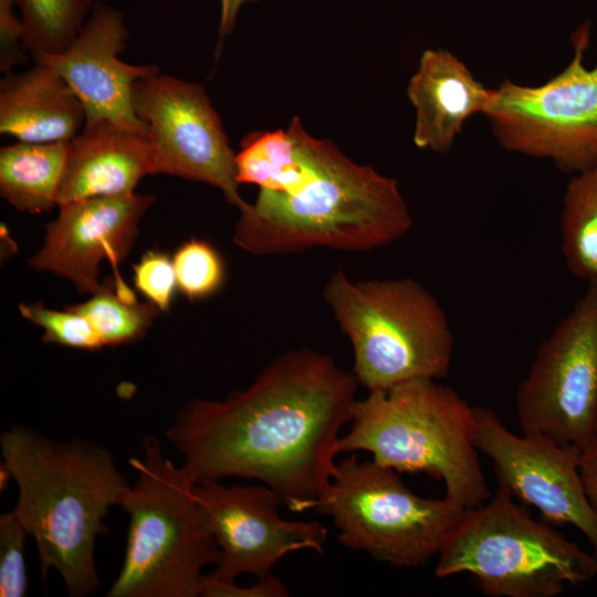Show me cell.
<instances>
[{"instance_id": "1", "label": "cell", "mask_w": 597, "mask_h": 597, "mask_svg": "<svg viewBox=\"0 0 597 597\" xmlns=\"http://www.w3.org/2000/svg\"><path fill=\"white\" fill-rule=\"evenodd\" d=\"M358 385L333 356L291 349L226 399L184 405L166 437L196 483L259 480L290 511H308L336 472L339 432L353 418Z\"/></svg>"}, {"instance_id": "2", "label": "cell", "mask_w": 597, "mask_h": 597, "mask_svg": "<svg viewBox=\"0 0 597 597\" xmlns=\"http://www.w3.org/2000/svg\"><path fill=\"white\" fill-rule=\"evenodd\" d=\"M1 464L18 485L13 511L32 535L41 575L55 570L67 594L84 597L101 585L97 536L108 509L129 489L112 452L83 440L55 441L17 425L0 436Z\"/></svg>"}, {"instance_id": "3", "label": "cell", "mask_w": 597, "mask_h": 597, "mask_svg": "<svg viewBox=\"0 0 597 597\" xmlns=\"http://www.w3.org/2000/svg\"><path fill=\"white\" fill-rule=\"evenodd\" d=\"M412 223L396 179L320 139L313 176L289 192L260 189L241 211L233 242L261 256L318 247L369 251L401 239Z\"/></svg>"}, {"instance_id": "4", "label": "cell", "mask_w": 597, "mask_h": 597, "mask_svg": "<svg viewBox=\"0 0 597 597\" xmlns=\"http://www.w3.org/2000/svg\"><path fill=\"white\" fill-rule=\"evenodd\" d=\"M338 451H366L397 473L441 480L446 495L470 509L491 492L475 447V407L437 379L418 378L357 399Z\"/></svg>"}, {"instance_id": "5", "label": "cell", "mask_w": 597, "mask_h": 597, "mask_svg": "<svg viewBox=\"0 0 597 597\" xmlns=\"http://www.w3.org/2000/svg\"><path fill=\"white\" fill-rule=\"evenodd\" d=\"M128 463L136 481L121 507L129 517L122 568L107 597L201 596L203 568L216 564L217 543L196 496V482L167 458L158 438L143 440Z\"/></svg>"}, {"instance_id": "6", "label": "cell", "mask_w": 597, "mask_h": 597, "mask_svg": "<svg viewBox=\"0 0 597 597\" xmlns=\"http://www.w3.org/2000/svg\"><path fill=\"white\" fill-rule=\"evenodd\" d=\"M323 300L353 347V373L368 392L449 374L454 347L449 320L415 279L352 280L337 270Z\"/></svg>"}, {"instance_id": "7", "label": "cell", "mask_w": 597, "mask_h": 597, "mask_svg": "<svg viewBox=\"0 0 597 597\" xmlns=\"http://www.w3.org/2000/svg\"><path fill=\"white\" fill-rule=\"evenodd\" d=\"M505 490L467 509L438 554V578L468 574L492 597H555L590 582L597 557L533 519Z\"/></svg>"}, {"instance_id": "8", "label": "cell", "mask_w": 597, "mask_h": 597, "mask_svg": "<svg viewBox=\"0 0 597 597\" xmlns=\"http://www.w3.org/2000/svg\"><path fill=\"white\" fill-rule=\"evenodd\" d=\"M312 510L332 517L345 547L395 567L416 568L440 553L467 509L447 496H419L392 469L352 454L337 462Z\"/></svg>"}, {"instance_id": "9", "label": "cell", "mask_w": 597, "mask_h": 597, "mask_svg": "<svg viewBox=\"0 0 597 597\" xmlns=\"http://www.w3.org/2000/svg\"><path fill=\"white\" fill-rule=\"evenodd\" d=\"M589 27L573 35L569 64L540 86L503 81L484 111L495 138L510 151L549 158L566 172L597 166V66L584 64Z\"/></svg>"}, {"instance_id": "10", "label": "cell", "mask_w": 597, "mask_h": 597, "mask_svg": "<svg viewBox=\"0 0 597 597\" xmlns=\"http://www.w3.org/2000/svg\"><path fill=\"white\" fill-rule=\"evenodd\" d=\"M515 408L525 434L579 451L597 434V282L540 344Z\"/></svg>"}, {"instance_id": "11", "label": "cell", "mask_w": 597, "mask_h": 597, "mask_svg": "<svg viewBox=\"0 0 597 597\" xmlns=\"http://www.w3.org/2000/svg\"><path fill=\"white\" fill-rule=\"evenodd\" d=\"M136 116L154 153V174H166L219 188L244 210L235 154L203 87L170 75L138 80L133 88Z\"/></svg>"}, {"instance_id": "12", "label": "cell", "mask_w": 597, "mask_h": 597, "mask_svg": "<svg viewBox=\"0 0 597 597\" xmlns=\"http://www.w3.org/2000/svg\"><path fill=\"white\" fill-rule=\"evenodd\" d=\"M196 496L219 549L212 582L233 584L242 574L263 578L285 555L324 552L327 528L317 521H286L281 498L268 485H223L217 480L196 484Z\"/></svg>"}, {"instance_id": "13", "label": "cell", "mask_w": 597, "mask_h": 597, "mask_svg": "<svg viewBox=\"0 0 597 597\" xmlns=\"http://www.w3.org/2000/svg\"><path fill=\"white\" fill-rule=\"evenodd\" d=\"M475 447L493 465L498 488L549 522L585 535L597 557V511L580 476V451L542 436L516 434L486 407H475Z\"/></svg>"}, {"instance_id": "14", "label": "cell", "mask_w": 597, "mask_h": 597, "mask_svg": "<svg viewBox=\"0 0 597 597\" xmlns=\"http://www.w3.org/2000/svg\"><path fill=\"white\" fill-rule=\"evenodd\" d=\"M154 202L153 195L133 192L59 206V216L46 226L43 245L30 258V266L67 279L82 294L98 292L104 286L98 282L100 264L107 260L117 273Z\"/></svg>"}, {"instance_id": "15", "label": "cell", "mask_w": 597, "mask_h": 597, "mask_svg": "<svg viewBox=\"0 0 597 597\" xmlns=\"http://www.w3.org/2000/svg\"><path fill=\"white\" fill-rule=\"evenodd\" d=\"M127 36L121 11L98 6L66 50L32 56L70 85L84 107L86 122L109 121L147 136L134 109L133 88L138 80L158 74L159 69L123 62L118 56Z\"/></svg>"}, {"instance_id": "16", "label": "cell", "mask_w": 597, "mask_h": 597, "mask_svg": "<svg viewBox=\"0 0 597 597\" xmlns=\"http://www.w3.org/2000/svg\"><path fill=\"white\" fill-rule=\"evenodd\" d=\"M154 174V153L146 135L109 121H90L69 140L57 207L93 197L135 192Z\"/></svg>"}, {"instance_id": "17", "label": "cell", "mask_w": 597, "mask_h": 597, "mask_svg": "<svg viewBox=\"0 0 597 597\" xmlns=\"http://www.w3.org/2000/svg\"><path fill=\"white\" fill-rule=\"evenodd\" d=\"M407 94L416 108L413 143L442 154L452 147L470 116L484 113L492 90L449 51L429 49L420 57Z\"/></svg>"}, {"instance_id": "18", "label": "cell", "mask_w": 597, "mask_h": 597, "mask_svg": "<svg viewBox=\"0 0 597 597\" xmlns=\"http://www.w3.org/2000/svg\"><path fill=\"white\" fill-rule=\"evenodd\" d=\"M0 83V132L25 143L69 142L86 122L80 100L52 69L4 74Z\"/></svg>"}, {"instance_id": "19", "label": "cell", "mask_w": 597, "mask_h": 597, "mask_svg": "<svg viewBox=\"0 0 597 597\" xmlns=\"http://www.w3.org/2000/svg\"><path fill=\"white\" fill-rule=\"evenodd\" d=\"M318 142L298 117L285 130L251 133L235 154L237 180L263 190L292 191L313 176Z\"/></svg>"}, {"instance_id": "20", "label": "cell", "mask_w": 597, "mask_h": 597, "mask_svg": "<svg viewBox=\"0 0 597 597\" xmlns=\"http://www.w3.org/2000/svg\"><path fill=\"white\" fill-rule=\"evenodd\" d=\"M69 142L25 143L0 149V193L19 211L40 213L57 206Z\"/></svg>"}, {"instance_id": "21", "label": "cell", "mask_w": 597, "mask_h": 597, "mask_svg": "<svg viewBox=\"0 0 597 597\" xmlns=\"http://www.w3.org/2000/svg\"><path fill=\"white\" fill-rule=\"evenodd\" d=\"M562 252L570 272L597 282V166L568 182L561 218Z\"/></svg>"}, {"instance_id": "22", "label": "cell", "mask_w": 597, "mask_h": 597, "mask_svg": "<svg viewBox=\"0 0 597 597\" xmlns=\"http://www.w3.org/2000/svg\"><path fill=\"white\" fill-rule=\"evenodd\" d=\"M95 0H17L22 46L32 55L60 53L75 40Z\"/></svg>"}, {"instance_id": "23", "label": "cell", "mask_w": 597, "mask_h": 597, "mask_svg": "<svg viewBox=\"0 0 597 597\" xmlns=\"http://www.w3.org/2000/svg\"><path fill=\"white\" fill-rule=\"evenodd\" d=\"M92 325L102 346H114L140 338L160 311L138 303L132 292H117L104 285L87 301L69 306Z\"/></svg>"}, {"instance_id": "24", "label": "cell", "mask_w": 597, "mask_h": 597, "mask_svg": "<svg viewBox=\"0 0 597 597\" xmlns=\"http://www.w3.org/2000/svg\"><path fill=\"white\" fill-rule=\"evenodd\" d=\"M178 290L189 300H201L220 290L226 269L221 255L208 242L190 239L172 256Z\"/></svg>"}, {"instance_id": "25", "label": "cell", "mask_w": 597, "mask_h": 597, "mask_svg": "<svg viewBox=\"0 0 597 597\" xmlns=\"http://www.w3.org/2000/svg\"><path fill=\"white\" fill-rule=\"evenodd\" d=\"M21 315L43 329V342L78 349L94 350L102 346L90 322L71 307L64 311L42 303L19 305Z\"/></svg>"}, {"instance_id": "26", "label": "cell", "mask_w": 597, "mask_h": 597, "mask_svg": "<svg viewBox=\"0 0 597 597\" xmlns=\"http://www.w3.org/2000/svg\"><path fill=\"white\" fill-rule=\"evenodd\" d=\"M29 535L15 512L0 514V596L23 597L28 580L24 543Z\"/></svg>"}, {"instance_id": "27", "label": "cell", "mask_w": 597, "mask_h": 597, "mask_svg": "<svg viewBox=\"0 0 597 597\" xmlns=\"http://www.w3.org/2000/svg\"><path fill=\"white\" fill-rule=\"evenodd\" d=\"M134 284L160 312L169 310L178 290L172 258L160 251H148L134 265Z\"/></svg>"}, {"instance_id": "28", "label": "cell", "mask_w": 597, "mask_h": 597, "mask_svg": "<svg viewBox=\"0 0 597 597\" xmlns=\"http://www.w3.org/2000/svg\"><path fill=\"white\" fill-rule=\"evenodd\" d=\"M17 0H0V70L4 74L27 59L21 20L13 12Z\"/></svg>"}, {"instance_id": "29", "label": "cell", "mask_w": 597, "mask_h": 597, "mask_svg": "<svg viewBox=\"0 0 597 597\" xmlns=\"http://www.w3.org/2000/svg\"><path fill=\"white\" fill-rule=\"evenodd\" d=\"M201 596L205 597H286L289 590L282 580L273 574L263 578H256V582L250 586H239L237 583L222 584L205 578Z\"/></svg>"}, {"instance_id": "30", "label": "cell", "mask_w": 597, "mask_h": 597, "mask_svg": "<svg viewBox=\"0 0 597 597\" xmlns=\"http://www.w3.org/2000/svg\"><path fill=\"white\" fill-rule=\"evenodd\" d=\"M579 472L586 494L597 511V434L580 451Z\"/></svg>"}, {"instance_id": "31", "label": "cell", "mask_w": 597, "mask_h": 597, "mask_svg": "<svg viewBox=\"0 0 597 597\" xmlns=\"http://www.w3.org/2000/svg\"><path fill=\"white\" fill-rule=\"evenodd\" d=\"M249 0H221L219 39L232 32L241 6Z\"/></svg>"}]
</instances>
